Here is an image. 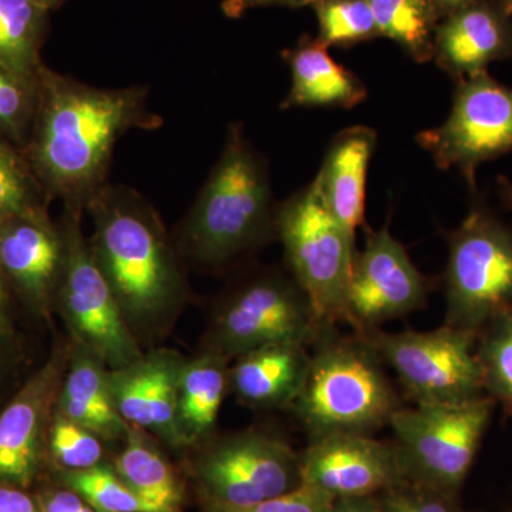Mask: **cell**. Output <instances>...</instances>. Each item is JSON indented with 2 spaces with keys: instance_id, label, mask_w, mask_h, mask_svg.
<instances>
[{
  "instance_id": "1",
  "label": "cell",
  "mask_w": 512,
  "mask_h": 512,
  "mask_svg": "<svg viewBox=\"0 0 512 512\" xmlns=\"http://www.w3.org/2000/svg\"><path fill=\"white\" fill-rule=\"evenodd\" d=\"M146 87L100 89L53 72L37 77L35 119L23 154L43 190L64 207L86 210L107 184L114 148L131 130L163 121L148 109Z\"/></svg>"
},
{
  "instance_id": "2",
  "label": "cell",
  "mask_w": 512,
  "mask_h": 512,
  "mask_svg": "<svg viewBox=\"0 0 512 512\" xmlns=\"http://www.w3.org/2000/svg\"><path fill=\"white\" fill-rule=\"evenodd\" d=\"M94 218L90 248L126 318L167 308L180 274L160 220L137 191L107 183L87 204Z\"/></svg>"
},
{
  "instance_id": "3",
  "label": "cell",
  "mask_w": 512,
  "mask_h": 512,
  "mask_svg": "<svg viewBox=\"0 0 512 512\" xmlns=\"http://www.w3.org/2000/svg\"><path fill=\"white\" fill-rule=\"evenodd\" d=\"M383 365L359 333L342 336L336 326L322 329L292 403L311 441L335 434L373 436L389 426L403 404Z\"/></svg>"
},
{
  "instance_id": "4",
  "label": "cell",
  "mask_w": 512,
  "mask_h": 512,
  "mask_svg": "<svg viewBox=\"0 0 512 512\" xmlns=\"http://www.w3.org/2000/svg\"><path fill=\"white\" fill-rule=\"evenodd\" d=\"M268 167L241 124H232L183 228L185 252L201 264H227L275 229Z\"/></svg>"
},
{
  "instance_id": "5",
  "label": "cell",
  "mask_w": 512,
  "mask_h": 512,
  "mask_svg": "<svg viewBox=\"0 0 512 512\" xmlns=\"http://www.w3.org/2000/svg\"><path fill=\"white\" fill-rule=\"evenodd\" d=\"M276 232L292 278L325 326L350 325L349 285L356 239L333 218L311 184L276 208Z\"/></svg>"
},
{
  "instance_id": "6",
  "label": "cell",
  "mask_w": 512,
  "mask_h": 512,
  "mask_svg": "<svg viewBox=\"0 0 512 512\" xmlns=\"http://www.w3.org/2000/svg\"><path fill=\"white\" fill-rule=\"evenodd\" d=\"M464 221L448 232L443 275L446 325L478 332L495 312L512 305V227L478 191Z\"/></svg>"
},
{
  "instance_id": "7",
  "label": "cell",
  "mask_w": 512,
  "mask_h": 512,
  "mask_svg": "<svg viewBox=\"0 0 512 512\" xmlns=\"http://www.w3.org/2000/svg\"><path fill=\"white\" fill-rule=\"evenodd\" d=\"M497 403L478 397L456 404L400 407L390 419L409 480L460 494Z\"/></svg>"
},
{
  "instance_id": "8",
  "label": "cell",
  "mask_w": 512,
  "mask_h": 512,
  "mask_svg": "<svg viewBox=\"0 0 512 512\" xmlns=\"http://www.w3.org/2000/svg\"><path fill=\"white\" fill-rule=\"evenodd\" d=\"M359 335L396 373L414 404H456L487 396L473 330L444 325L426 332L372 329Z\"/></svg>"
},
{
  "instance_id": "9",
  "label": "cell",
  "mask_w": 512,
  "mask_h": 512,
  "mask_svg": "<svg viewBox=\"0 0 512 512\" xmlns=\"http://www.w3.org/2000/svg\"><path fill=\"white\" fill-rule=\"evenodd\" d=\"M82 212L64 207V262L56 295L82 349L114 370L124 369L141 360L140 349L113 288L83 237Z\"/></svg>"
},
{
  "instance_id": "10",
  "label": "cell",
  "mask_w": 512,
  "mask_h": 512,
  "mask_svg": "<svg viewBox=\"0 0 512 512\" xmlns=\"http://www.w3.org/2000/svg\"><path fill=\"white\" fill-rule=\"evenodd\" d=\"M440 170L457 168L477 190V168L512 153V87L485 72L456 82L453 106L439 127L417 134Z\"/></svg>"
},
{
  "instance_id": "11",
  "label": "cell",
  "mask_w": 512,
  "mask_h": 512,
  "mask_svg": "<svg viewBox=\"0 0 512 512\" xmlns=\"http://www.w3.org/2000/svg\"><path fill=\"white\" fill-rule=\"evenodd\" d=\"M325 325L295 279L266 274L238 289L222 306L212 350L241 356L272 345H313Z\"/></svg>"
},
{
  "instance_id": "12",
  "label": "cell",
  "mask_w": 512,
  "mask_h": 512,
  "mask_svg": "<svg viewBox=\"0 0 512 512\" xmlns=\"http://www.w3.org/2000/svg\"><path fill=\"white\" fill-rule=\"evenodd\" d=\"M197 477L208 507H248L301 487V454L262 431H244L215 441Z\"/></svg>"
},
{
  "instance_id": "13",
  "label": "cell",
  "mask_w": 512,
  "mask_h": 512,
  "mask_svg": "<svg viewBox=\"0 0 512 512\" xmlns=\"http://www.w3.org/2000/svg\"><path fill=\"white\" fill-rule=\"evenodd\" d=\"M427 295V279L389 227L367 228L366 247L356 254L350 276V326L355 333L419 311Z\"/></svg>"
},
{
  "instance_id": "14",
  "label": "cell",
  "mask_w": 512,
  "mask_h": 512,
  "mask_svg": "<svg viewBox=\"0 0 512 512\" xmlns=\"http://www.w3.org/2000/svg\"><path fill=\"white\" fill-rule=\"evenodd\" d=\"M302 485L338 498L377 497L409 481L394 443L367 434H335L312 440L301 454Z\"/></svg>"
},
{
  "instance_id": "15",
  "label": "cell",
  "mask_w": 512,
  "mask_h": 512,
  "mask_svg": "<svg viewBox=\"0 0 512 512\" xmlns=\"http://www.w3.org/2000/svg\"><path fill=\"white\" fill-rule=\"evenodd\" d=\"M66 367L56 350L0 413V483L29 488L36 480Z\"/></svg>"
},
{
  "instance_id": "16",
  "label": "cell",
  "mask_w": 512,
  "mask_h": 512,
  "mask_svg": "<svg viewBox=\"0 0 512 512\" xmlns=\"http://www.w3.org/2000/svg\"><path fill=\"white\" fill-rule=\"evenodd\" d=\"M64 262L62 232L47 212L15 215L0 227V271L9 285L39 312H46L59 288Z\"/></svg>"
},
{
  "instance_id": "17",
  "label": "cell",
  "mask_w": 512,
  "mask_h": 512,
  "mask_svg": "<svg viewBox=\"0 0 512 512\" xmlns=\"http://www.w3.org/2000/svg\"><path fill=\"white\" fill-rule=\"evenodd\" d=\"M511 57V18L494 0H480L437 23L433 60L454 83Z\"/></svg>"
},
{
  "instance_id": "18",
  "label": "cell",
  "mask_w": 512,
  "mask_h": 512,
  "mask_svg": "<svg viewBox=\"0 0 512 512\" xmlns=\"http://www.w3.org/2000/svg\"><path fill=\"white\" fill-rule=\"evenodd\" d=\"M376 144L373 128H345L333 138L318 177L313 180L325 207L353 239L366 222L367 170Z\"/></svg>"
},
{
  "instance_id": "19",
  "label": "cell",
  "mask_w": 512,
  "mask_h": 512,
  "mask_svg": "<svg viewBox=\"0 0 512 512\" xmlns=\"http://www.w3.org/2000/svg\"><path fill=\"white\" fill-rule=\"evenodd\" d=\"M318 37L303 36L298 45L282 53L292 84L282 109L339 107L353 109L363 103L367 89L362 80L336 62Z\"/></svg>"
},
{
  "instance_id": "20",
  "label": "cell",
  "mask_w": 512,
  "mask_h": 512,
  "mask_svg": "<svg viewBox=\"0 0 512 512\" xmlns=\"http://www.w3.org/2000/svg\"><path fill=\"white\" fill-rule=\"evenodd\" d=\"M308 346L272 345L238 356L229 369V386L252 406L293 403L301 392L311 353Z\"/></svg>"
},
{
  "instance_id": "21",
  "label": "cell",
  "mask_w": 512,
  "mask_h": 512,
  "mask_svg": "<svg viewBox=\"0 0 512 512\" xmlns=\"http://www.w3.org/2000/svg\"><path fill=\"white\" fill-rule=\"evenodd\" d=\"M66 370L56 413L99 437L114 439L126 433L127 424L111 399L109 375H104L96 357L82 349Z\"/></svg>"
},
{
  "instance_id": "22",
  "label": "cell",
  "mask_w": 512,
  "mask_h": 512,
  "mask_svg": "<svg viewBox=\"0 0 512 512\" xmlns=\"http://www.w3.org/2000/svg\"><path fill=\"white\" fill-rule=\"evenodd\" d=\"M228 386L227 357L214 350L180 369L178 416L185 441L211 433Z\"/></svg>"
},
{
  "instance_id": "23",
  "label": "cell",
  "mask_w": 512,
  "mask_h": 512,
  "mask_svg": "<svg viewBox=\"0 0 512 512\" xmlns=\"http://www.w3.org/2000/svg\"><path fill=\"white\" fill-rule=\"evenodd\" d=\"M116 473L146 503L160 512H181L183 488L173 467L143 429L127 424L126 447L116 461Z\"/></svg>"
},
{
  "instance_id": "24",
  "label": "cell",
  "mask_w": 512,
  "mask_h": 512,
  "mask_svg": "<svg viewBox=\"0 0 512 512\" xmlns=\"http://www.w3.org/2000/svg\"><path fill=\"white\" fill-rule=\"evenodd\" d=\"M47 12L35 0H0V67L37 84Z\"/></svg>"
},
{
  "instance_id": "25",
  "label": "cell",
  "mask_w": 512,
  "mask_h": 512,
  "mask_svg": "<svg viewBox=\"0 0 512 512\" xmlns=\"http://www.w3.org/2000/svg\"><path fill=\"white\" fill-rule=\"evenodd\" d=\"M380 35L402 47L414 62L433 60L437 18L430 0H367Z\"/></svg>"
},
{
  "instance_id": "26",
  "label": "cell",
  "mask_w": 512,
  "mask_h": 512,
  "mask_svg": "<svg viewBox=\"0 0 512 512\" xmlns=\"http://www.w3.org/2000/svg\"><path fill=\"white\" fill-rule=\"evenodd\" d=\"M484 392L512 416V305L495 312L477 332Z\"/></svg>"
},
{
  "instance_id": "27",
  "label": "cell",
  "mask_w": 512,
  "mask_h": 512,
  "mask_svg": "<svg viewBox=\"0 0 512 512\" xmlns=\"http://www.w3.org/2000/svg\"><path fill=\"white\" fill-rule=\"evenodd\" d=\"M47 200L23 151L0 136V218L45 212Z\"/></svg>"
},
{
  "instance_id": "28",
  "label": "cell",
  "mask_w": 512,
  "mask_h": 512,
  "mask_svg": "<svg viewBox=\"0 0 512 512\" xmlns=\"http://www.w3.org/2000/svg\"><path fill=\"white\" fill-rule=\"evenodd\" d=\"M318 39L328 47H352L382 37L367 0H316Z\"/></svg>"
},
{
  "instance_id": "29",
  "label": "cell",
  "mask_w": 512,
  "mask_h": 512,
  "mask_svg": "<svg viewBox=\"0 0 512 512\" xmlns=\"http://www.w3.org/2000/svg\"><path fill=\"white\" fill-rule=\"evenodd\" d=\"M62 481L99 512H160L138 497L116 470L100 464L89 470L62 471Z\"/></svg>"
},
{
  "instance_id": "30",
  "label": "cell",
  "mask_w": 512,
  "mask_h": 512,
  "mask_svg": "<svg viewBox=\"0 0 512 512\" xmlns=\"http://www.w3.org/2000/svg\"><path fill=\"white\" fill-rule=\"evenodd\" d=\"M178 376L180 369L164 357L148 360L147 410L150 429L165 440L183 444L185 439L178 416Z\"/></svg>"
},
{
  "instance_id": "31",
  "label": "cell",
  "mask_w": 512,
  "mask_h": 512,
  "mask_svg": "<svg viewBox=\"0 0 512 512\" xmlns=\"http://www.w3.org/2000/svg\"><path fill=\"white\" fill-rule=\"evenodd\" d=\"M47 448L62 471L89 470L99 466L103 458L99 436L56 412L50 421Z\"/></svg>"
},
{
  "instance_id": "32",
  "label": "cell",
  "mask_w": 512,
  "mask_h": 512,
  "mask_svg": "<svg viewBox=\"0 0 512 512\" xmlns=\"http://www.w3.org/2000/svg\"><path fill=\"white\" fill-rule=\"evenodd\" d=\"M37 84L0 67V136L20 148L28 144L36 111Z\"/></svg>"
},
{
  "instance_id": "33",
  "label": "cell",
  "mask_w": 512,
  "mask_h": 512,
  "mask_svg": "<svg viewBox=\"0 0 512 512\" xmlns=\"http://www.w3.org/2000/svg\"><path fill=\"white\" fill-rule=\"evenodd\" d=\"M377 512H466L458 494L406 481L377 495Z\"/></svg>"
},
{
  "instance_id": "34",
  "label": "cell",
  "mask_w": 512,
  "mask_h": 512,
  "mask_svg": "<svg viewBox=\"0 0 512 512\" xmlns=\"http://www.w3.org/2000/svg\"><path fill=\"white\" fill-rule=\"evenodd\" d=\"M332 501L328 495L301 485L291 493L262 503L238 508L208 507L207 512H328Z\"/></svg>"
},
{
  "instance_id": "35",
  "label": "cell",
  "mask_w": 512,
  "mask_h": 512,
  "mask_svg": "<svg viewBox=\"0 0 512 512\" xmlns=\"http://www.w3.org/2000/svg\"><path fill=\"white\" fill-rule=\"evenodd\" d=\"M36 497L42 512H97L82 495L67 487L62 490H46Z\"/></svg>"
},
{
  "instance_id": "36",
  "label": "cell",
  "mask_w": 512,
  "mask_h": 512,
  "mask_svg": "<svg viewBox=\"0 0 512 512\" xmlns=\"http://www.w3.org/2000/svg\"><path fill=\"white\" fill-rule=\"evenodd\" d=\"M0 512H42V508L28 488L0 483Z\"/></svg>"
},
{
  "instance_id": "37",
  "label": "cell",
  "mask_w": 512,
  "mask_h": 512,
  "mask_svg": "<svg viewBox=\"0 0 512 512\" xmlns=\"http://www.w3.org/2000/svg\"><path fill=\"white\" fill-rule=\"evenodd\" d=\"M316 0H222L221 9L229 19H239L248 10L261 6H286V8H305L312 6Z\"/></svg>"
},
{
  "instance_id": "38",
  "label": "cell",
  "mask_w": 512,
  "mask_h": 512,
  "mask_svg": "<svg viewBox=\"0 0 512 512\" xmlns=\"http://www.w3.org/2000/svg\"><path fill=\"white\" fill-rule=\"evenodd\" d=\"M328 512H377L376 497L338 498L332 501Z\"/></svg>"
},
{
  "instance_id": "39",
  "label": "cell",
  "mask_w": 512,
  "mask_h": 512,
  "mask_svg": "<svg viewBox=\"0 0 512 512\" xmlns=\"http://www.w3.org/2000/svg\"><path fill=\"white\" fill-rule=\"evenodd\" d=\"M8 285L5 275L0 271V343L6 342L13 333L9 316Z\"/></svg>"
},
{
  "instance_id": "40",
  "label": "cell",
  "mask_w": 512,
  "mask_h": 512,
  "mask_svg": "<svg viewBox=\"0 0 512 512\" xmlns=\"http://www.w3.org/2000/svg\"><path fill=\"white\" fill-rule=\"evenodd\" d=\"M477 2H480V0H430L439 22L441 19L458 12V10L467 8V6Z\"/></svg>"
},
{
  "instance_id": "41",
  "label": "cell",
  "mask_w": 512,
  "mask_h": 512,
  "mask_svg": "<svg viewBox=\"0 0 512 512\" xmlns=\"http://www.w3.org/2000/svg\"><path fill=\"white\" fill-rule=\"evenodd\" d=\"M498 194L504 207L512 211V183L508 178L498 177Z\"/></svg>"
},
{
  "instance_id": "42",
  "label": "cell",
  "mask_w": 512,
  "mask_h": 512,
  "mask_svg": "<svg viewBox=\"0 0 512 512\" xmlns=\"http://www.w3.org/2000/svg\"><path fill=\"white\" fill-rule=\"evenodd\" d=\"M494 2L504 10L508 18L512 19V0H494Z\"/></svg>"
},
{
  "instance_id": "43",
  "label": "cell",
  "mask_w": 512,
  "mask_h": 512,
  "mask_svg": "<svg viewBox=\"0 0 512 512\" xmlns=\"http://www.w3.org/2000/svg\"><path fill=\"white\" fill-rule=\"evenodd\" d=\"M35 2L37 3V5L42 6V8L50 10L56 8V6H59L60 3L63 2V0H35Z\"/></svg>"
},
{
  "instance_id": "44",
  "label": "cell",
  "mask_w": 512,
  "mask_h": 512,
  "mask_svg": "<svg viewBox=\"0 0 512 512\" xmlns=\"http://www.w3.org/2000/svg\"><path fill=\"white\" fill-rule=\"evenodd\" d=\"M3 373H5V360H3L2 352H0V382H2Z\"/></svg>"
},
{
  "instance_id": "45",
  "label": "cell",
  "mask_w": 512,
  "mask_h": 512,
  "mask_svg": "<svg viewBox=\"0 0 512 512\" xmlns=\"http://www.w3.org/2000/svg\"><path fill=\"white\" fill-rule=\"evenodd\" d=\"M3 221H5V218H0V227H2Z\"/></svg>"
},
{
  "instance_id": "46",
  "label": "cell",
  "mask_w": 512,
  "mask_h": 512,
  "mask_svg": "<svg viewBox=\"0 0 512 512\" xmlns=\"http://www.w3.org/2000/svg\"><path fill=\"white\" fill-rule=\"evenodd\" d=\"M97 512H99V511H97Z\"/></svg>"
}]
</instances>
